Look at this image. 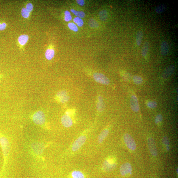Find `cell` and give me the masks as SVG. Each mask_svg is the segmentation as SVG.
<instances>
[{
    "label": "cell",
    "mask_w": 178,
    "mask_h": 178,
    "mask_svg": "<svg viewBox=\"0 0 178 178\" xmlns=\"http://www.w3.org/2000/svg\"><path fill=\"white\" fill-rule=\"evenodd\" d=\"M0 144L3 151L4 161L8 157L10 152V144L5 137L0 135Z\"/></svg>",
    "instance_id": "6da1fadb"
},
{
    "label": "cell",
    "mask_w": 178,
    "mask_h": 178,
    "mask_svg": "<svg viewBox=\"0 0 178 178\" xmlns=\"http://www.w3.org/2000/svg\"><path fill=\"white\" fill-rule=\"evenodd\" d=\"M124 139L125 144L130 149L132 150L136 149V145L135 141L130 134H125L124 136Z\"/></svg>",
    "instance_id": "7a4b0ae2"
},
{
    "label": "cell",
    "mask_w": 178,
    "mask_h": 178,
    "mask_svg": "<svg viewBox=\"0 0 178 178\" xmlns=\"http://www.w3.org/2000/svg\"><path fill=\"white\" fill-rule=\"evenodd\" d=\"M33 120L36 124L42 125L44 124L45 122V114L42 111H38L34 114Z\"/></svg>",
    "instance_id": "3957f363"
},
{
    "label": "cell",
    "mask_w": 178,
    "mask_h": 178,
    "mask_svg": "<svg viewBox=\"0 0 178 178\" xmlns=\"http://www.w3.org/2000/svg\"><path fill=\"white\" fill-rule=\"evenodd\" d=\"M93 77L98 83L104 85H108L109 83V80L108 77L101 73H95L93 75Z\"/></svg>",
    "instance_id": "277c9868"
},
{
    "label": "cell",
    "mask_w": 178,
    "mask_h": 178,
    "mask_svg": "<svg viewBox=\"0 0 178 178\" xmlns=\"http://www.w3.org/2000/svg\"><path fill=\"white\" fill-rule=\"evenodd\" d=\"M86 139V136L82 135L75 140L72 145V148L73 151L76 152L79 150L85 143Z\"/></svg>",
    "instance_id": "5b68a950"
},
{
    "label": "cell",
    "mask_w": 178,
    "mask_h": 178,
    "mask_svg": "<svg viewBox=\"0 0 178 178\" xmlns=\"http://www.w3.org/2000/svg\"><path fill=\"white\" fill-rule=\"evenodd\" d=\"M147 143L148 148L151 154L154 156H156L158 154V152L154 139L152 137L148 139Z\"/></svg>",
    "instance_id": "8992f818"
},
{
    "label": "cell",
    "mask_w": 178,
    "mask_h": 178,
    "mask_svg": "<svg viewBox=\"0 0 178 178\" xmlns=\"http://www.w3.org/2000/svg\"><path fill=\"white\" fill-rule=\"evenodd\" d=\"M32 149L37 155L41 154L45 149V146L43 144L39 143H33L31 145Z\"/></svg>",
    "instance_id": "52a82bcc"
},
{
    "label": "cell",
    "mask_w": 178,
    "mask_h": 178,
    "mask_svg": "<svg viewBox=\"0 0 178 178\" xmlns=\"http://www.w3.org/2000/svg\"><path fill=\"white\" fill-rule=\"evenodd\" d=\"M116 164L111 160L107 159L105 160L102 165L103 169L106 171H111L115 169Z\"/></svg>",
    "instance_id": "ba28073f"
},
{
    "label": "cell",
    "mask_w": 178,
    "mask_h": 178,
    "mask_svg": "<svg viewBox=\"0 0 178 178\" xmlns=\"http://www.w3.org/2000/svg\"><path fill=\"white\" fill-rule=\"evenodd\" d=\"M132 170V166L131 164L129 163H126L123 164L120 167V173L123 176L129 173H131Z\"/></svg>",
    "instance_id": "9c48e42d"
},
{
    "label": "cell",
    "mask_w": 178,
    "mask_h": 178,
    "mask_svg": "<svg viewBox=\"0 0 178 178\" xmlns=\"http://www.w3.org/2000/svg\"><path fill=\"white\" fill-rule=\"evenodd\" d=\"M130 104L132 111L136 112L139 111L140 108L138 99L135 95H133L131 97L130 100Z\"/></svg>",
    "instance_id": "30bf717a"
},
{
    "label": "cell",
    "mask_w": 178,
    "mask_h": 178,
    "mask_svg": "<svg viewBox=\"0 0 178 178\" xmlns=\"http://www.w3.org/2000/svg\"><path fill=\"white\" fill-rule=\"evenodd\" d=\"M175 68L174 65H171L166 67L162 74V78L164 79H168L174 72Z\"/></svg>",
    "instance_id": "8fae6325"
},
{
    "label": "cell",
    "mask_w": 178,
    "mask_h": 178,
    "mask_svg": "<svg viewBox=\"0 0 178 178\" xmlns=\"http://www.w3.org/2000/svg\"><path fill=\"white\" fill-rule=\"evenodd\" d=\"M61 122L64 126L69 127L73 124L72 120L69 115H65L61 118Z\"/></svg>",
    "instance_id": "7c38bea8"
},
{
    "label": "cell",
    "mask_w": 178,
    "mask_h": 178,
    "mask_svg": "<svg viewBox=\"0 0 178 178\" xmlns=\"http://www.w3.org/2000/svg\"><path fill=\"white\" fill-rule=\"evenodd\" d=\"M169 52V46L168 43L166 41H163L161 45V54L163 56L167 55Z\"/></svg>",
    "instance_id": "4fadbf2b"
},
{
    "label": "cell",
    "mask_w": 178,
    "mask_h": 178,
    "mask_svg": "<svg viewBox=\"0 0 178 178\" xmlns=\"http://www.w3.org/2000/svg\"><path fill=\"white\" fill-rule=\"evenodd\" d=\"M149 44L148 41L144 43L141 50V54L143 57L147 56L148 51H149Z\"/></svg>",
    "instance_id": "5bb4252c"
},
{
    "label": "cell",
    "mask_w": 178,
    "mask_h": 178,
    "mask_svg": "<svg viewBox=\"0 0 178 178\" xmlns=\"http://www.w3.org/2000/svg\"><path fill=\"white\" fill-rule=\"evenodd\" d=\"M109 133V131L108 129H105L103 131L98 137L99 143H101L108 136Z\"/></svg>",
    "instance_id": "9a60e30c"
},
{
    "label": "cell",
    "mask_w": 178,
    "mask_h": 178,
    "mask_svg": "<svg viewBox=\"0 0 178 178\" xmlns=\"http://www.w3.org/2000/svg\"><path fill=\"white\" fill-rule=\"evenodd\" d=\"M55 52L53 49H48L45 52L46 58L48 60H51L54 56Z\"/></svg>",
    "instance_id": "2e32d148"
},
{
    "label": "cell",
    "mask_w": 178,
    "mask_h": 178,
    "mask_svg": "<svg viewBox=\"0 0 178 178\" xmlns=\"http://www.w3.org/2000/svg\"><path fill=\"white\" fill-rule=\"evenodd\" d=\"M98 99H99V102L97 104V109L99 111L102 112L105 109L103 100L101 96H99Z\"/></svg>",
    "instance_id": "e0dca14e"
},
{
    "label": "cell",
    "mask_w": 178,
    "mask_h": 178,
    "mask_svg": "<svg viewBox=\"0 0 178 178\" xmlns=\"http://www.w3.org/2000/svg\"><path fill=\"white\" fill-rule=\"evenodd\" d=\"M29 36L27 35H22L19 36L18 38V41L20 45H24L26 44L29 40Z\"/></svg>",
    "instance_id": "ac0fdd59"
},
{
    "label": "cell",
    "mask_w": 178,
    "mask_h": 178,
    "mask_svg": "<svg viewBox=\"0 0 178 178\" xmlns=\"http://www.w3.org/2000/svg\"><path fill=\"white\" fill-rule=\"evenodd\" d=\"M143 33L142 31H140L136 34V42L138 46L141 45L143 38Z\"/></svg>",
    "instance_id": "d6986e66"
},
{
    "label": "cell",
    "mask_w": 178,
    "mask_h": 178,
    "mask_svg": "<svg viewBox=\"0 0 178 178\" xmlns=\"http://www.w3.org/2000/svg\"><path fill=\"white\" fill-rule=\"evenodd\" d=\"M166 8H167V7L164 4L160 5L156 7V8H155V11L158 14H161L166 10Z\"/></svg>",
    "instance_id": "ffe728a7"
},
{
    "label": "cell",
    "mask_w": 178,
    "mask_h": 178,
    "mask_svg": "<svg viewBox=\"0 0 178 178\" xmlns=\"http://www.w3.org/2000/svg\"><path fill=\"white\" fill-rule=\"evenodd\" d=\"M71 175L73 178H85L83 173L79 171H74L72 172Z\"/></svg>",
    "instance_id": "44dd1931"
},
{
    "label": "cell",
    "mask_w": 178,
    "mask_h": 178,
    "mask_svg": "<svg viewBox=\"0 0 178 178\" xmlns=\"http://www.w3.org/2000/svg\"><path fill=\"white\" fill-rule=\"evenodd\" d=\"M99 15L100 19L102 21H105L108 17V12L106 10H103L100 11Z\"/></svg>",
    "instance_id": "7402d4cb"
},
{
    "label": "cell",
    "mask_w": 178,
    "mask_h": 178,
    "mask_svg": "<svg viewBox=\"0 0 178 178\" xmlns=\"http://www.w3.org/2000/svg\"><path fill=\"white\" fill-rule=\"evenodd\" d=\"M71 11L77 17L82 18L85 17V14L83 11H77L73 9L71 10Z\"/></svg>",
    "instance_id": "603a6c76"
},
{
    "label": "cell",
    "mask_w": 178,
    "mask_h": 178,
    "mask_svg": "<svg viewBox=\"0 0 178 178\" xmlns=\"http://www.w3.org/2000/svg\"><path fill=\"white\" fill-rule=\"evenodd\" d=\"M162 142L166 147V150L169 151L170 149V143L167 137L166 136L163 137L162 140Z\"/></svg>",
    "instance_id": "cb8c5ba5"
},
{
    "label": "cell",
    "mask_w": 178,
    "mask_h": 178,
    "mask_svg": "<svg viewBox=\"0 0 178 178\" xmlns=\"http://www.w3.org/2000/svg\"><path fill=\"white\" fill-rule=\"evenodd\" d=\"M74 22L77 26L79 27H82L83 26L84 22L82 18L79 17H75L73 19Z\"/></svg>",
    "instance_id": "d4e9b609"
},
{
    "label": "cell",
    "mask_w": 178,
    "mask_h": 178,
    "mask_svg": "<svg viewBox=\"0 0 178 178\" xmlns=\"http://www.w3.org/2000/svg\"><path fill=\"white\" fill-rule=\"evenodd\" d=\"M68 27L71 30L75 31L77 32L78 31V28L76 24L73 22H70L68 24Z\"/></svg>",
    "instance_id": "484cf974"
},
{
    "label": "cell",
    "mask_w": 178,
    "mask_h": 178,
    "mask_svg": "<svg viewBox=\"0 0 178 178\" xmlns=\"http://www.w3.org/2000/svg\"><path fill=\"white\" fill-rule=\"evenodd\" d=\"M133 81L137 84H140L142 83L143 80L142 77L138 76H135L133 77Z\"/></svg>",
    "instance_id": "4316f807"
},
{
    "label": "cell",
    "mask_w": 178,
    "mask_h": 178,
    "mask_svg": "<svg viewBox=\"0 0 178 178\" xmlns=\"http://www.w3.org/2000/svg\"><path fill=\"white\" fill-rule=\"evenodd\" d=\"M72 19V17L70 12L68 11H66L65 12V21L68 22Z\"/></svg>",
    "instance_id": "83f0119b"
},
{
    "label": "cell",
    "mask_w": 178,
    "mask_h": 178,
    "mask_svg": "<svg viewBox=\"0 0 178 178\" xmlns=\"http://www.w3.org/2000/svg\"><path fill=\"white\" fill-rule=\"evenodd\" d=\"M163 116L161 114H159L157 115L155 118V122L157 125L160 124L162 121Z\"/></svg>",
    "instance_id": "f1b7e54d"
},
{
    "label": "cell",
    "mask_w": 178,
    "mask_h": 178,
    "mask_svg": "<svg viewBox=\"0 0 178 178\" xmlns=\"http://www.w3.org/2000/svg\"><path fill=\"white\" fill-rule=\"evenodd\" d=\"M21 14L23 17L27 18L29 17L30 12L27 10L26 8H23L22 10Z\"/></svg>",
    "instance_id": "f546056e"
},
{
    "label": "cell",
    "mask_w": 178,
    "mask_h": 178,
    "mask_svg": "<svg viewBox=\"0 0 178 178\" xmlns=\"http://www.w3.org/2000/svg\"><path fill=\"white\" fill-rule=\"evenodd\" d=\"M89 24L92 27H97L99 26L97 22L93 19H91L89 20Z\"/></svg>",
    "instance_id": "4dcf8cb0"
},
{
    "label": "cell",
    "mask_w": 178,
    "mask_h": 178,
    "mask_svg": "<svg viewBox=\"0 0 178 178\" xmlns=\"http://www.w3.org/2000/svg\"><path fill=\"white\" fill-rule=\"evenodd\" d=\"M147 105L148 108L153 109L156 108L157 106V103L155 101H150L147 103Z\"/></svg>",
    "instance_id": "1f68e13d"
},
{
    "label": "cell",
    "mask_w": 178,
    "mask_h": 178,
    "mask_svg": "<svg viewBox=\"0 0 178 178\" xmlns=\"http://www.w3.org/2000/svg\"><path fill=\"white\" fill-rule=\"evenodd\" d=\"M59 96L61 97L60 99V101L62 102L67 101L68 99V97L67 96L66 93L64 92L63 94H62V92L60 93V94L59 95Z\"/></svg>",
    "instance_id": "d6a6232c"
},
{
    "label": "cell",
    "mask_w": 178,
    "mask_h": 178,
    "mask_svg": "<svg viewBox=\"0 0 178 178\" xmlns=\"http://www.w3.org/2000/svg\"><path fill=\"white\" fill-rule=\"evenodd\" d=\"M123 77L124 79L127 81H129L130 79L131 78V75L129 73H128L126 72L124 74V76H123Z\"/></svg>",
    "instance_id": "836d02e7"
},
{
    "label": "cell",
    "mask_w": 178,
    "mask_h": 178,
    "mask_svg": "<svg viewBox=\"0 0 178 178\" xmlns=\"http://www.w3.org/2000/svg\"><path fill=\"white\" fill-rule=\"evenodd\" d=\"M26 9L30 13L33 10V6L31 3L27 4L26 6Z\"/></svg>",
    "instance_id": "e575fe53"
},
{
    "label": "cell",
    "mask_w": 178,
    "mask_h": 178,
    "mask_svg": "<svg viewBox=\"0 0 178 178\" xmlns=\"http://www.w3.org/2000/svg\"><path fill=\"white\" fill-rule=\"evenodd\" d=\"M6 27V24L5 23L3 22L2 24L0 23V31L4 30Z\"/></svg>",
    "instance_id": "d590c367"
},
{
    "label": "cell",
    "mask_w": 178,
    "mask_h": 178,
    "mask_svg": "<svg viewBox=\"0 0 178 178\" xmlns=\"http://www.w3.org/2000/svg\"><path fill=\"white\" fill-rule=\"evenodd\" d=\"M77 4L82 6H83L85 3V2L83 0H77Z\"/></svg>",
    "instance_id": "8d00e7d4"
},
{
    "label": "cell",
    "mask_w": 178,
    "mask_h": 178,
    "mask_svg": "<svg viewBox=\"0 0 178 178\" xmlns=\"http://www.w3.org/2000/svg\"><path fill=\"white\" fill-rule=\"evenodd\" d=\"M178 168H177V173H178Z\"/></svg>",
    "instance_id": "74e56055"
}]
</instances>
